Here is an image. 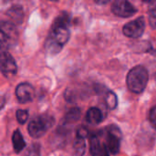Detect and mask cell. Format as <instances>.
<instances>
[{
	"mask_svg": "<svg viewBox=\"0 0 156 156\" xmlns=\"http://www.w3.org/2000/svg\"><path fill=\"white\" fill-rule=\"evenodd\" d=\"M16 96L20 103H27L34 100L35 90L33 86L27 82L20 83L16 88Z\"/></svg>",
	"mask_w": 156,
	"mask_h": 156,
	"instance_id": "cell-9",
	"label": "cell"
},
{
	"mask_svg": "<svg viewBox=\"0 0 156 156\" xmlns=\"http://www.w3.org/2000/svg\"><path fill=\"white\" fill-rule=\"evenodd\" d=\"M16 117L17 122L20 124H24L27 121V119H28V112L26 111V110L19 109L16 112Z\"/></svg>",
	"mask_w": 156,
	"mask_h": 156,
	"instance_id": "cell-19",
	"label": "cell"
},
{
	"mask_svg": "<svg viewBox=\"0 0 156 156\" xmlns=\"http://www.w3.org/2000/svg\"><path fill=\"white\" fill-rule=\"evenodd\" d=\"M0 69L2 74L6 79H12L17 72V65L15 58L7 50H1Z\"/></svg>",
	"mask_w": 156,
	"mask_h": 156,
	"instance_id": "cell-6",
	"label": "cell"
},
{
	"mask_svg": "<svg viewBox=\"0 0 156 156\" xmlns=\"http://www.w3.org/2000/svg\"><path fill=\"white\" fill-rule=\"evenodd\" d=\"M95 3L98 4V5H106V4L109 3V1H96Z\"/></svg>",
	"mask_w": 156,
	"mask_h": 156,
	"instance_id": "cell-21",
	"label": "cell"
},
{
	"mask_svg": "<svg viewBox=\"0 0 156 156\" xmlns=\"http://www.w3.org/2000/svg\"><path fill=\"white\" fill-rule=\"evenodd\" d=\"M69 25L70 18L66 12H61L54 20L45 43V48L50 55L59 53L69 41L70 37Z\"/></svg>",
	"mask_w": 156,
	"mask_h": 156,
	"instance_id": "cell-1",
	"label": "cell"
},
{
	"mask_svg": "<svg viewBox=\"0 0 156 156\" xmlns=\"http://www.w3.org/2000/svg\"><path fill=\"white\" fill-rule=\"evenodd\" d=\"M24 156H40V144H31V146H29L24 153Z\"/></svg>",
	"mask_w": 156,
	"mask_h": 156,
	"instance_id": "cell-18",
	"label": "cell"
},
{
	"mask_svg": "<svg viewBox=\"0 0 156 156\" xmlns=\"http://www.w3.org/2000/svg\"><path fill=\"white\" fill-rule=\"evenodd\" d=\"M145 26V18L144 16H140L125 24L122 27V32L130 38H139L144 33Z\"/></svg>",
	"mask_w": 156,
	"mask_h": 156,
	"instance_id": "cell-7",
	"label": "cell"
},
{
	"mask_svg": "<svg viewBox=\"0 0 156 156\" xmlns=\"http://www.w3.org/2000/svg\"><path fill=\"white\" fill-rule=\"evenodd\" d=\"M126 80H127L126 83L128 89L132 92L136 94L142 93L145 90L148 84V80H149L148 70L144 66L141 65L135 66L129 71Z\"/></svg>",
	"mask_w": 156,
	"mask_h": 156,
	"instance_id": "cell-2",
	"label": "cell"
},
{
	"mask_svg": "<svg viewBox=\"0 0 156 156\" xmlns=\"http://www.w3.org/2000/svg\"><path fill=\"white\" fill-rule=\"evenodd\" d=\"M90 152L91 156H110L107 145L97 135H92L90 139Z\"/></svg>",
	"mask_w": 156,
	"mask_h": 156,
	"instance_id": "cell-10",
	"label": "cell"
},
{
	"mask_svg": "<svg viewBox=\"0 0 156 156\" xmlns=\"http://www.w3.org/2000/svg\"><path fill=\"white\" fill-rule=\"evenodd\" d=\"M88 134V131L81 127L78 130L77 135L73 142V150L77 156H83L86 151V141L85 138Z\"/></svg>",
	"mask_w": 156,
	"mask_h": 156,
	"instance_id": "cell-11",
	"label": "cell"
},
{
	"mask_svg": "<svg viewBox=\"0 0 156 156\" xmlns=\"http://www.w3.org/2000/svg\"><path fill=\"white\" fill-rule=\"evenodd\" d=\"M6 16L9 22L14 25H20L24 20V9L20 5H14L6 11Z\"/></svg>",
	"mask_w": 156,
	"mask_h": 156,
	"instance_id": "cell-12",
	"label": "cell"
},
{
	"mask_svg": "<svg viewBox=\"0 0 156 156\" xmlns=\"http://www.w3.org/2000/svg\"><path fill=\"white\" fill-rule=\"evenodd\" d=\"M86 120L90 124H99L103 120V115L99 108L92 107L86 113Z\"/></svg>",
	"mask_w": 156,
	"mask_h": 156,
	"instance_id": "cell-13",
	"label": "cell"
},
{
	"mask_svg": "<svg viewBox=\"0 0 156 156\" xmlns=\"http://www.w3.org/2000/svg\"><path fill=\"white\" fill-rule=\"evenodd\" d=\"M13 148L16 154H20L26 147V142L19 130H16L12 135Z\"/></svg>",
	"mask_w": 156,
	"mask_h": 156,
	"instance_id": "cell-14",
	"label": "cell"
},
{
	"mask_svg": "<svg viewBox=\"0 0 156 156\" xmlns=\"http://www.w3.org/2000/svg\"><path fill=\"white\" fill-rule=\"evenodd\" d=\"M149 121L151 125L156 129V106H154L149 112Z\"/></svg>",
	"mask_w": 156,
	"mask_h": 156,
	"instance_id": "cell-20",
	"label": "cell"
},
{
	"mask_svg": "<svg viewBox=\"0 0 156 156\" xmlns=\"http://www.w3.org/2000/svg\"><path fill=\"white\" fill-rule=\"evenodd\" d=\"M106 130L107 131L105 132V144L107 145L109 152L112 154L115 155L119 154L121 148V141L122 138L121 130L119 129V127L113 124L107 127Z\"/></svg>",
	"mask_w": 156,
	"mask_h": 156,
	"instance_id": "cell-5",
	"label": "cell"
},
{
	"mask_svg": "<svg viewBox=\"0 0 156 156\" xmlns=\"http://www.w3.org/2000/svg\"><path fill=\"white\" fill-rule=\"evenodd\" d=\"M105 103L108 107L109 110H115L117 105H118V99H117V95L112 91V90H107L105 93Z\"/></svg>",
	"mask_w": 156,
	"mask_h": 156,
	"instance_id": "cell-16",
	"label": "cell"
},
{
	"mask_svg": "<svg viewBox=\"0 0 156 156\" xmlns=\"http://www.w3.org/2000/svg\"><path fill=\"white\" fill-rule=\"evenodd\" d=\"M55 120L52 116L40 115L29 122L27 131L31 137L37 139L42 137L48 132V130L53 126Z\"/></svg>",
	"mask_w": 156,
	"mask_h": 156,
	"instance_id": "cell-3",
	"label": "cell"
},
{
	"mask_svg": "<svg viewBox=\"0 0 156 156\" xmlns=\"http://www.w3.org/2000/svg\"><path fill=\"white\" fill-rule=\"evenodd\" d=\"M112 11L120 17H130L137 13L136 7L126 0H116L112 5Z\"/></svg>",
	"mask_w": 156,
	"mask_h": 156,
	"instance_id": "cell-8",
	"label": "cell"
},
{
	"mask_svg": "<svg viewBox=\"0 0 156 156\" xmlns=\"http://www.w3.org/2000/svg\"><path fill=\"white\" fill-rule=\"evenodd\" d=\"M149 21L151 27L156 29V0L149 2Z\"/></svg>",
	"mask_w": 156,
	"mask_h": 156,
	"instance_id": "cell-17",
	"label": "cell"
},
{
	"mask_svg": "<svg viewBox=\"0 0 156 156\" xmlns=\"http://www.w3.org/2000/svg\"><path fill=\"white\" fill-rule=\"evenodd\" d=\"M18 39V32L14 24L9 21L1 22V50L14 47Z\"/></svg>",
	"mask_w": 156,
	"mask_h": 156,
	"instance_id": "cell-4",
	"label": "cell"
},
{
	"mask_svg": "<svg viewBox=\"0 0 156 156\" xmlns=\"http://www.w3.org/2000/svg\"><path fill=\"white\" fill-rule=\"evenodd\" d=\"M81 116V111L80 108L78 107H74L72 109H70L65 115L64 121L66 123H73L76 122L80 120Z\"/></svg>",
	"mask_w": 156,
	"mask_h": 156,
	"instance_id": "cell-15",
	"label": "cell"
}]
</instances>
